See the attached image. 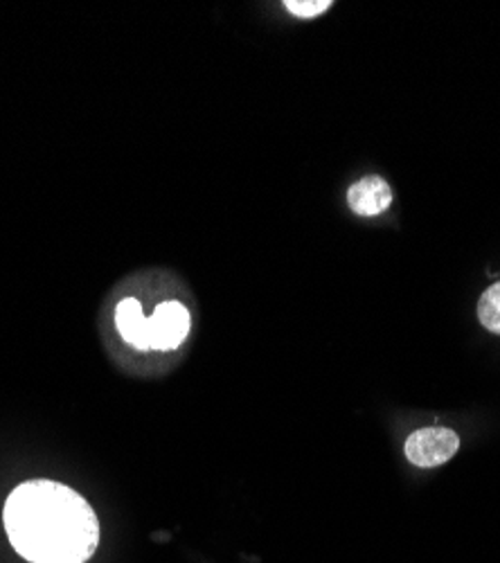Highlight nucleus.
<instances>
[{"mask_svg":"<svg viewBox=\"0 0 500 563\" xmlns=\"http://www.w3.org/2000/svg\"><path fill=\"white\" fill-rule=\"evenodd\" d=\"M3 523L10 543L30 563H86L100 543L93 507L53 481L19 485L5 503Z\"/></svg>","mask_w":500,"mask_h":563,"instance_id":"nucleus-1","label":"nucleus"},{"mask_svg":"<svg viewBox=\"0 0 500 563\" xmlns=\"http://www.w3.org/2000/svg\"><path fill=\"white\" fill-rule=\"evenodd\" d=\"M458 449H460L458 433L444 427L420 429L405 440V457L422 468H433L448 462L458 453Z\"/></svg>","mask_w":500,"mask_h":563,"instance_id":"nucleus-2","label":"nucleus"},{"mask_svg":"<svg viewBox=\"0 0 500 563\" xmlns=\"http://www.w3.org/2000/svg\"><path fill=\"white\" fill-rule=\"evenodd\" d=\"M190 334V311L180 302H163L154 316L147 318L149 350L169 352L176 350Z\"/></svg>","mask_w":500,"mask_h":563,"instance_id":"nucleus-3","label":"nucleus"},{"mask_svg":"<svg viewBox=\"0 0 500 563\" xmlns=\"http://www.w3.org/2000/svg\"><path fill=\"white\" fill-rule=\"evenodd\" d=\"M347 206L358 217H377L392 206V187L381 176H363L347 190Z\"/></svg>","mask_w":500,"mask_h":563,"instance_id":"nucleus-4","label":"nucleus"},{"mask_svg":"<svg viewBox=\"0 0 500 563\" xmlns=\"http://www.w3.org/2000/svg\"><path fill=\"white\" fill-rule=\"evenodd\" d=\"M115 327L120 336L133 345L135 350H149L147 339V318L143 313V305L135 298L120 300L115 309Z\"/></svg>","mask_w":500,"mask_h":563,"instance_id":"nucleus-5","label":"nucleus"},{"mask_svg":"<svg viewBox=\"0 0 500 563\" xmlns=\"http://www.w3.org/2000/svg\"><path fill=\"white\" fill-rule=\"evenodd\" d=\"M478 320L487 332L500 336V282L482 294L478 302Z\"/></svg>","mask_w":500,"mask_h":563,"instance_id":"nucleus-6","label":"nucleus"},{"mask_svg":"<svg viewBox=\"0 0 500 563\" xmlns=\"http://www.w3.org/2000/svg\"><path fill=\"white\" fill-rule=\"evenodd\" d=\"M285 8L298 19H313L325 14L332 8V0H289Z\"/></svg>","mask_w":500,"mask_h":563,"instance_id":"nucleus-7","label":"nucleus"}]
</instances>
